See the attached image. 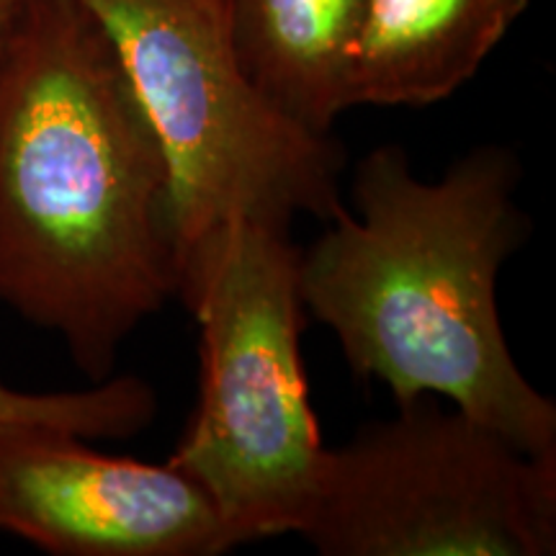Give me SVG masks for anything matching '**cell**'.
Listing matches in <instances>:
<instances>
[{
  "instance_id": "1",
  "label": "cell",
  "mask_w": 556,
  "mask_h": 556,
  "mask_svg": "<svg viewBox=\"0 0 556 556\" xmlns=\"http://www.w3.org/2000/svg\"><path fill=\"white\" fill-rule=\"evenodd\" d=\"M163 144L80 0H26L0 58V307L90 381L178 296Z\"/></svg>"
},
{
  "instance_id": "2",
  "label": "cell",
  "mask_w": 556,
  "mask_h": 556,
  "mask_svg": "<svg viewBox=\"0 0 556 556\" xmlns=\"http://www.w3.org/2000/svg\"><path fill=\"white\" fill-rule=\"evenodd\" d=\"M520 165L477 148L438 180L381 144L353 173V208L299 250L304 312L332 330L361 379L397 405L438 397L513 446L556 454V405L520 371L497 312V276L528 240Z\"/></svg>"
},
{
  "instance_id": "3",
  "label": "cell",
  "mask_w": 556,
  "mask_h": 556,
  "mask_svg": "<svg viewBox=\"0 0 556 556\" xmlns=\"http://www.w3.org/2000/svg\"><path fill=\"white\" fill-rule=\"evenodd\" d=\"M299 250L287 222L240 217L180 258L201 371L168 462L204 486L242 546L302 531L328 454L302 361Z\"/></svg>"
},
{
  "instance_id": "4",
  "label": "cell",
  "mask_w": 556,
  "mask_h": 556,
  "mask_svg": "<svg viewBox=\"0 0 556 556\" xmlns=\"http://www.w3.org/2000/svg\"><path fill=\"white\" fill-rule=\"evenodd\" d=\"M119 54L170 168L184 253L240 217L328 222L343 148L281 114L235 60L217 0H80ZM180 276V274H178Z\"/></svg>"
},
{
  "instance_id": "5",
  "label": "cell",
  "mask_w": 556,
  "mask_h": 556,
  "mask_svg": "<svg viewBox=\"0 0 556 556\" xmlns=\"http://www.w3.org/2000/svg\"><path fill=\"white\" fill-rule=\"evenodd\" d=\"M299 536L323 556H552L556 454L417 397L328 448Z\"/></svg>"
},
{
  "instance_id": "6",
  "label": "cell",
  "mask_w": 556,
  "mask_h": 556,
  "mask_svg": "<svg viewBox=\"0 0 556 556\" xmlns=\"http://www.w3.org/2000/svg\"><path fill=\"white\" fill-rule=\"evenodd\" d=\"M0 531L52 556H219L240 539L170 462L101 454L90 438L0 422Z\"/></svg>"
},
{
  "instance_id": "7",
  "label": "cell",
  "mask_w": 556,
  "mask_h": 556,
  "mask_svg": "<svg viewBox=\"0 0 556 556\" xmlns=\"http://www.w3.org/2000/svg\"><path fill=\"white\" fill-rule=\"evenodd\" d=\"M531 0H366L345 67L348 109L430 106L477 75Z\"/></svg>"
},
{
  "instance_id": "8",
  "label": "cell",
  "mask_w": 556,
  "mask_h": 556,
  "mask_svg": "<svg viewBox=\"0 0 556 556\" xmlns=\"http://www.w3.org/2000/svg\"><path fill=\"white\" fill-rule=\"evenodd\" d=\"M229 50L274 106L317 135L348 111L345 67L366 0H217Z\"/></svg>"
},
{
  "instance_id": "9",
  "label": "cell",
  "mask_w": 556,
  "mask_h": 556,
  "mask_svg": "<svg viewBox=\"0 0 556 556\" xmlns=\"http://www.w3.org/2000/svg\"><path fill=\"white\" fill-rule=\"evenodd\" d=\"M157 400L137 377L90 381L75 392H24L0 381V422H37L90 441L129 438L155 420Z\"/></svg>"
},
{
  "instance_id": "10",
  "label": "cell",
  "mask_w": 556,
  "mask_h": 556,
  "mask_svg": "<svg viewBox=\"0 0 556 556\" xmlns=\"http://www.w3.org/2000/svg\"><path fill=\"white\" fill-rule=\"evenodd\" d=\"M26 0H0V58H3L5 45H9V37L16 26V21L24 11Z\"/></svg>"
}]
</instances>
